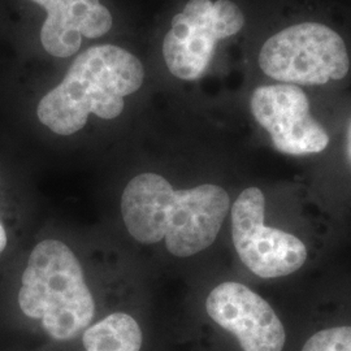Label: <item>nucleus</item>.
<instances>
[{
  "label": "nucleus",
  "instance_id": "7ed1b4c3",
  "mask_svg": "<svg viewBox=\"0 0 351 351\" xmlns=\"http://www.w3.org/2000/svg\"><path fill=\"white\" fill-rule=\"evenodd\" d=\"M29 319L40 320L51 339L69 341L86 330L95 302L75 252L58 239H46L32 251L19 293Z\"/></svg>",
  "mask_w": 351,
  "mask_h": 351
},
{
  "label": "nucleus",
  "instance_id": "423d86ee",
  "mask_svg": "<svg viewBox=\"0 0 351 351\" xmlns=\"http://www.w3.org/2000/svg\"><path fill=\"white\" fill-rule=\"evenodd\" d=\"M265 198L258 188L245 189L232 207V236L239 259L262 278L291 275L307 261L301 239L264 226Z\"/></svg>",
  "mask_w": 351,
  "mask_h": 351
},
{
  "label": "nucleus",
  "instance_id": "ddd939ff",
  "mask_svg": "<svg viewBox=\"0 0 351 351\" xmlns=\"http://www.w3.org/2000/svg\"><path fill=\"white\" fill-rule=\"evenodd\" d=\"M346 151H348V158L351 164V123L348 130V143H346Z\"/></svg>",
  "mask_w": 351,
  "mask_h": 351
},
{
  "label": "nucleus",
  "instance_id": "9b49d317",
  "mask_svg": "<svg viewBox=\"0 0 351 351\" xmlns=\"http://www.w3.org/2000/svg\"><path fill=\"white\" fill-rule=\"evenodd\" d=\"M302 351H351V326L323 329L306 341Z\"/></svg>",
  "mask_w": 351,
  "mask_h": 351
},
{
  "label": "nucleus",
  "instance_id": "9d476101",
  "mask_svg": "<svg viewBox=\"0 0 351 351\" xmlns=\"http://www.w3.org/2000/svg\"><path fill=\"white\" fill-rule=\"evenodd\" d=\"M142 330L134 317L125 313H113L82 335L86 351H141Z\"/></svg>",
  "mask_w": 351,
  "mask_h": 351
},
{
  "label": "nucleus",
  "instance_id": "39448f33",
  "mask_svg": "<svg viewBox=\"0 0 351 351\" xmlns=\"http://www.w3.org/2000/svg\"><path fill=\"white\" fill-rule=\"evenodd\" d=\"M245 16L230 0H190L172 19L163 40L164 62L172 75L195 81L213 62L219 40L237 34Z\"/></svg>",
  "mask_w": 351,
  "mask_h": 351
},
{
  "label": "nucleus",
  "instance_id": "1a4fd4ad",
  "mask_svg": "<svg viewBox=\"0 0 351 351\" xmlns=\"http://www.w3.org/2000/svg\"><path fill=\"white\" fill-rule=\"evenodd\" d=\"M47 13L40 30V43L53 58L68 59L82 45V37H104L112 29V14L99 0H45Z\"/></svg>",
  "mask_w": 351,
  "mask_h": 351
},
{
  "label": "nucleus",
  "instance_id": "20e7f679",
  "mask_svg": "<svg viewBox=\"0 0 351 351\" xmlns=\"http://www.w3.org/2000/svg\"><path fill=\"white\" fill-rule=\"evenodd\" d=\"M259 66L268 77L289 85H324L348 75L350 60L335 30L303 23L269 38L259 53Z\"/></svg>",
  "mask_w": 351,
  "mask_h": 351
},
{
  "label": "nucleus",
  "instance_id": "f257e3e1",
  "mask_svg": "<svg viewBox=\"0 0 351 351\" xmlns=\"http://www.w3.org/2000/svg\"><path fill=\"white\" fill-rule=\"evenodd\" d=\"M229 195L217 185L175 190L155 173L129 181L121 197V213L130 236L152 245L165 239L168 251L189 258L210 247L229 213Z\"/></svg>",
  "mask_w": 351,
  "mask_h": 351
},
{
  "label": "nucleus",
  "instance_id": "0eeeda50",
  "mask_svg": "<svg viewBox=\"0 0 351 351\" xmlns=\"http://www.w3.org/2000/svg\"><path fill=\"white\" fill-rule=\"evenodd\" d=\"M250 107L254 119L268 132L277 151L300 156L326 150L328 133L311 116L307 95L297 85L255 88Z\"/></svg>",
  "mask_w": 351,
  "mask_h": 351
},
{
  "label": "nucleus",
  "instance_id": "f03ea898",
  "mask_svg": "<svg viewBox=\"0 0 351 351\" xmlns=\"http://www.w3.org/2000/svg\"><path fill=\"white\" fill-rule=\"evenodd\" d=\"M145 68L137 56L114 45H98L81 52L63 81L38 104L39 121L59 136H72L94 113L103 120L119 117L124 98L138 91Z\"/></svg>",
  "mask_w": 351,
  "mask_h": 351
},
{
  "label": "nucleus",
  "instance_id": "f8f14e48",
  "mask_svg": "<svg viewBox=\"0 0 351 351\" xmlns=\"http://www.w3.org/2000/svg\"><path fill=\"white\" fill-rule=\"evenodd\" d=\"M5 246H7V233L4 226L0 223V254L4 251Z\"/></svg>",
  "mask_w": 351,
  "mask_h": 351
},
{
  "label": "nucleus",
  "instance_id": "4468645a",
  "mask_svg": "<svg viewBox=\"0 0 351 351\" xmlns=\"http://www.w3.org/2000/svg\"><path fill=\"white\" fill-rule=\"evenodd\" d=\"M30 1H33V3H36V4H39V3L43 1V0H30Z\"/></svg>",
  "mask_w": 351,
  "mask_h": 351
},
{
  "label": "nucleus",
  "instance_id": "6e6552de",
  "mask_svg": "<svg viewBox=\"0 0 351 351\" xmlns=\"http://www.w3.org/2000/svg\"><path fill=\"white\" fill-rule=\"evenodd\" d=\"M206 311L236 336L243 351H282L285 328L268 302L239 282H223L210 293Z\"/></svg>",
  "mask_w": 351,
  "mask_h": 351
}]
</instances>
